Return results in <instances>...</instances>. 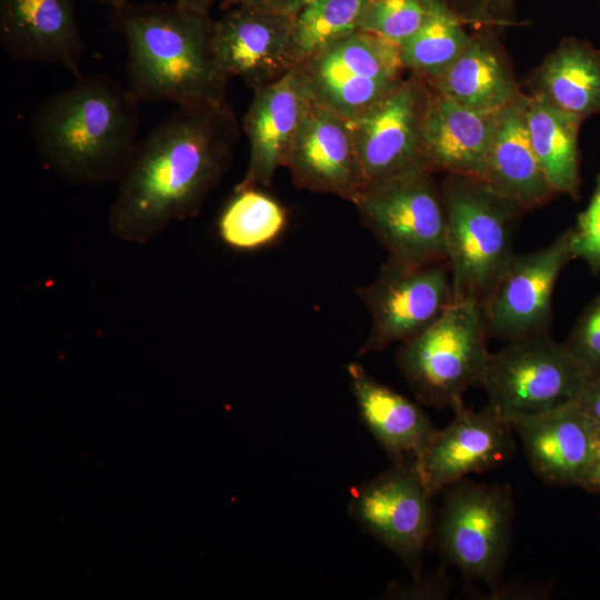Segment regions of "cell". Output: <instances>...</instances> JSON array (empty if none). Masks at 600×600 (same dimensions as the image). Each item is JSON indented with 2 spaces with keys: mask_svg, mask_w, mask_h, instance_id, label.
<instances>
[{
  "mask_svg": "<svg viewBox=\"0 0 600 600\" xmlns=\"http://www.w3.org/2000/svg\"><path fill=\"white\" fill-rule=\"evenodd\" d=\"M238 123L227 106H179L137 148L109 212L119 240L146 243L194 217L232 159Z\"/></svg>",
  "mask_w": 600,
  "mask_h": 600,
  "instance_id": "cell-1",
  "label": "cell"
},
{
  "mask_svg": "<svg viewBox=\"0 0 600 600\" xmlns=\"http://www.w3.org/2000/svg\"><path fill=\"white\" fill-rule=\"evenodd\" d=\"M139 103L128 87L106 74L82 76L32 113L41 160L72 183L118 182L139 142Z\"/></svg>",
  "mask_w": 600,
  "mask_h": 600,
  "instance_id": "cell-2",
  "label": "cell"
},
{
  "mask_svg": "<svg viewBox=\"0 0 600 600\" xmlns=\"http://www.w3.org/2000/svg\"><path fill=\"white\" fill-rule=\"evenodd\" d=\"M112 21L127 46L128 88L139 102L226 103L228 78L214 59L210 14L176 3H127L113 10Z\"/></svg>",
  "mask_w": 600,
  "mask_h": 600,
  "instance_id": "cell-3",
  "label": "cell"
},
{
  "mask_svg": "<svg viewBox=\"0 0 600 600\" xmlns=\"http://www.w3.org/2000/svg\"><path fill=\"white\" fill-rule=\"evenodd\" d=\"M440 189L454 302L482 306L516 254L513 232L524 210L469 177L448 173Z\"/></svg>",
  "mask_w": 600,
  "mask_h": 600,
  "instance_id": "cell-4",
  "label": "cell"
},
{
  "mask_svg": "<svg viewBox=\"0 0 600 600\" xmlns=\"http://www.w3.org/2000/svg\"><path fill=\"white\" fill-rule=\"evenodd\" d=\"M481 304L454 302L428 328L400 343L397 366L418 400L438 409L463 406L480 386L491 353Z\"/></svg>",
  "mask_w": 600,
  "mask_h": 600,
  "instance_id": "cell-5",
  "label": "cell"
},
{
  "mask_svg": "<svg viewBox=\"0 0 600 600\" xmlns=\"http://www.w3.org/2000/svg\"><path fill=\"white\" fill-rule=\"evenodd\" d=\"M590 374L564 344L542 333L510 341L491 353L481 387L488 409L512 424L576 402Z\"/></svg>",
  "mask_w": 600,
  "mask_h": 600,
  "instance_id": "cell-6",
  "label": "cell"
},
{
  "mask_svg": "<svg viewBox=\"0 0 600 600\" xmlns=\"http://www.w3.org/2000/svg\"><path fill=\"white\" fill-rule=\"evenodd\" d=\"M353 203L388 258L407 263L447 261V212L431 171L416 168L369 186Z\"/></svg>",
  "mask_w": 600,
  "mask_h": 600,
  "instance_id": "cell-7",
  "label": "cell"
},
{
  "mask_svg": "<svg viewBox=\"0 0 600 600\" xmlns=\"http://www.w3.org/2000/svg\"><path fill=\"white\" fill-rule=\"evenodd\" d=\"M356 293L371 316V330L359 356L412 338L454 303L447 261L407 263L388 258L374 280Z\"/></svg>",
  "mask_w": 600,
  "mask_h": 600,
  "instance_id": "cell-8",
  "label": "cell"
},
{
  "mask_svg": "<svg viewBox=\"0 0 600 600\" xmlns=\"http://www.w3.org/2000/svg\"><path fill=\"white\" fill-rule=\"evenodd\" d=\"M297 66L313 99L348 120L387 96L404 69L398 44L361 30Z\"/></svg>",
  "mask_w": 600,
  "mask_h": 600,
  "instance_id": "cell-9",
  "label": "cell"
},
{
  "mask_svg": "<svg viewBox=\"0 0 600 600\" xmlns=\"http://www.w3.org/2000/svg\"><path fill=\"white\" fill-rule=\"evenodd\" d=\"M512 510L508 487L457 482L438 523L443 556L467 577L494 584L509 549Z\"/></svg>",
  "mask_w": 600,
  "mask_h": 600,
  "instance_id": "cell-10",
  "label": "cell"
},
{
  "mask_svg": "<svg viewBox=\"0 0 600 600\" xmlns=\"http://www.w3.org/2000/svg\"><path fill=\"white\" fill-rule=\"evenodd\" d=\"M432 497L410 459L393 462L356 488L349 512L366 532L417 568L431 536Z\"/></svg>",
  "mask_w": 600,
  "mask_h": 600,
  "instance_id": "cell-11",
  "label": "cell"
},
{
  "mask_svg": "<svg viewBox=\"0 0 600 600\" xmlns=\"http://www.w3.org/2000/svg\"><path fill=\"white\" fill-rule=\"evenodd\" d=\"M572 259L571 229L544 248L514 254L482 304L489 336L514 341L549 333L554 287Z\"/></svg>",
  "mask_w": 600,
  "mask_h": 600,
  "instance_id": "cell-12",
  "label": "cell"
},
{
  "mask_svg": "<svg viewBox=\"0 0 600 600\" xmlns=\"http://www.w3.org/2000/svg\"><path fill=\"white\" fill-rule=\"evenodd\" d=\"M421 78L401 80L376 104L348 120L364 188L424 168L420 129L429 92Z\"/></svg>",
  "mask_w": 600,
  "mask_h": 600,
  "instance_id": "cell-13",
  "label": "cell"
},
{
  "mask_svg": "<svg viewBox=\"0 0 600 600\" xmlns=\"http://www.w3.org/2000/svg\"><path fill=\"white\" fill-rule=\"evenodd\" d=\"M294 17L270 8H231L214 21V59L229 79L241 78L253 91L279 79L293 66Z\"/></svg>",
  "mask_w": 600,
  "mask_h": 600,
  "instance_id": "cell-14",
  "label": "cell"
},
{
  "mask_svg": "<svg viewBox=\"0 0 600 600\" xmlns=\"http://www.w3.org/2000/svg\"><path fill=\"white\" fill-rule=\"evenodd\" d=\"M454 419L436 430L414 466L434 496L471 473H479L506 462L514 451L512 426L488 408L474 412L457 408Z\"/></svg>",
  "mask_w": 600,
  "mask_h": 600,
  "instance_id": "cell-15",
  "label": "cell"
},
{
  "mask_svg": "<svg viewBox=\"0 0 600 600\" xmlns=\"http://www.w3.org/2000/svg\"><path fill=\"white\" fill-rule=\"evenodd\" d=\"M294 184L351 202L364 188L348 119L317 102L308 108L284 164Z\"/></svg>",
  "mask_w": 600,
  "mask_h": 600,
  "instance_id": "cell-16",
  "label": "cell"
},
{
  "mask_svg": "<svg viewBox=\"0 0 600 600\" xmlns=\"http://www.w3.org/2000/svg\"><path fill=\"white\" fill-rule=\"evenodd\" d=\"M312 101L310 86L299 66L254 90L243 118L250 144L249 164L234 190L272 183Z\"/></svg>",
  "mask_w": 600,
  "mask_h": 600,
  "instance_id": "cell-17",
  "label": "cell"
},
{
  "mask_svg": "<svg viewBox=\"0 0 600 600\" xmlns=\"http://www.w3.org/2000/svg\"><path fill=\"white\" fill-rule=\"evenodd\" d=\"M74 0H0V39L14 60L58 64L81 78Z\"/></svg>",
  "mask_w": 600,
  "mask_h": 600,
  "instance_id": "cell-18",
  "label": "cell"
},
{
  "mask_svg": "<svg viewBox=\"0 0 600 600\" xmlns=\"http://www.w3.org/2000/svg\"><path fill=\"white\" fill-rule=\"evenodd\" d=\"M496 114L476 111L436 91L429 93L420 129L422 166L432 173L460 174L481 181Z\"/></svg>",
  "mask_w": 600,
  "mask_h": 600,
  "instance_id": "cell-19",
  "label": "cell"
},
{
  "mask_svg": "<svg viewBox=\"0 0 600 600\" xmlns=\"http://www.w3.org/2000/svg\"><path fill=\"white\" fill-rule=\"evenodd\" d=\"M534 472L560 486L578 484L589 462L596 427L576 402L512 424Z\"/></svg>",
  "mask_w": 600,
  "mask_h": 600,
  "instance_id": "cell-20",
  "label": "cell"
},
{
  "mask_svg": "<svg viewBox=\"0 0 600 600\" xmlns=\"http://www.w3.org/2000/svg\"><path fill=\"white\" fill-rule=\"evenodd\" d=\"M527 96L496 114V128L481 182L524 211L549 202L556 192L532 149L527 121Z\"/></svg>",
  "mask_w": 600,
  "mask_h": 600,
  "instance_id": "cell-21",
  "label": "cell"
},
{
  "mask_svg": "<svg viewBox=\"0 0 600 600\" xmlns=\"http://www.w3.org/2000/svg\"><path fill=\"white\" fill-rule=\"evenodd\" d=\"M361 420L394 461L414 459L437 430L414 402L372 378L359 363L347 367Z\"/></svg>",
  "mask_w": 600,
  "mask_h": 600,
  "instance_id": "cell-22",
  "label": "cell"
},
{
  "mask_svg": "<svg viewBox=\"0 0 600 600\" xmlns=\"http://www.w3.org/2000/svg\"><path fill=\"white\" fill-rule=\"evenodd\" d=\"M430 82L436 92L490 114L522 96L503 51L488 36H472L459 57Z\"/></svg>",
  "mask_w": 600,
  "mask_h": 600,
  "instance_id": "cell-23",
  "label": "cell"
},
{
  "mask_svg": "<svg viewBox=\"0 0 600 600\" xmlns=\"http://www.w3.org/2000/svg\"><path fill=\"white\" fill-rule=\"evenodd\" d=\"M534 92L582 121L600 113V52L588 41L566 38L533 76Z\"/></svg>",
  "mask_w": 600,
  "mask_h": 600,
  "instance_id": "cell-24",
  "label": "cell"
},
{
  "mask_svg": "<svg viewBox=\"0 0 600 600\" xmlns=\"http://www.w3.org/2000/svg\"><path fill=\"white\" fill-rule=\"evenodd\" d=\"M526 121L532 149L552 190L579 199L582 120L532 93L527 97Z\"/></svg>",
  "mask_w": 600,
  "mask_h": 600,
  "instance_id": "cell-25",
  "label": "cell"
},
{
  "mask_svg": "<svg viewBox=\"0 0 600 600\" xmlns=\"http://www.w3.org/2000/svg\"><path fill=\"white\" fill-rule=\"evenodd\" d=\"M424 3L421 27L399 47L403 68L430 80L459 57L472 36L446 0H424Z\"/></svg>",
  "mask_w": 600,
  "mask_h": 600,
  "instance_id": "cell-26",
  "label": "cell"
},
{
  "mask_svg": "<svg viewBox=\"0 0 600 600\" xmlns=\"http://www.w3.org/2000/svg\"><path fill=\"white\" fill-rule=\"evenodd\" d=\"M234 191L218 219L221 241L236 250H254L276 240L287 223L282 206L257 188Z\"/></svg>",
  "mask_w": 600,
  "mask_h": 600,
  "instance_id": "cell-27",
  "label": "cell"
},
{
  "mask_svg": "<svg viewBox=\"0 0 600 600\" xmlns=\"http://www.w3.org/2000/svg\"><path fill=\"white\" fill-rule=\"evenodd\" d=\"M370 0H313L294 17L291 33L293 66L354 33Z\"/></svg>",
  "mask_w": 600,
  "mask_h": 600,
  "instance_id": "cell-28",
  "label": "cell"
},
{
  "mask_svg": "<svg viewBox=\"0 0 600 600\" xmlns=\"http://www.w3.org/2000/svg\"><path fill=\"white\" fill-rule=\"evenodd\" d=\"M424 17V0H370L359 30L400 46L417 32Z\"/></svg>",
  "mask_w": 600,
  "mask_h": 600,
  "instance_id": "cell-29",
  "label": "cell"
},
{
  "mask_svg": "<svg viewBox=\"0 0 600 600\" xmlns=\"http://www.w3.org/2000/svg\"><path fill=\"white\" fill-rule=\"evenodd\" d=\"M563 344L588 372L600 373V294L581 313Z\"/></svg>",
  "mask_w": 600,
  "mask_h": 600,
  "instance_id": "cell-30",
  "label": "cell"
},
{
  "mask_svg": "<svg viewBox=\"0 0 600 600\" xmlns=\"http://www.w3.org/2000/svg\"><path fill=\"white\" fill-rule=\"evenodd\" d=\"M571 252L573 259H582L593 274L600 272V172L587 208L571 229Z\"/></svg>",
  "mask_w": 600,
  "mask_h": 600,
  "instance_id": "cell-31",
  "label": "cell"
},
{
  "mask_svg": "<svg viewBox=\"0 0 600 600\" xmlns=\"http://www.w3.org/2000/svg\"><path fill=\"white\" fill-rule=\"evenodd\" d=\"M463 22L506 26L513 20L518 0H446Z\"/></svg>",
  "mask_w": 600,
  "mask_h": 600,
  "instance_id": "cell-32",
  "label": "cell"
},
{
  "mask_svg": "<svg viewBox=\"0 0 600 600\" xmlns=\"http://www.w3.org/2000/svg\"><path fill=\"white\" fill-rule=\"evenodd\" d=\"M576 403L593 426L600 429V373L590 374Z\"/></svg>",
  "mask_w": 600,
  "mask_h": 600,
  "instance_id": "cell-33",
  "label": "cell"
},
{
  "mask_svg": "<svg viewBox=\"0 0 600 600\" xmlns=\"http://www.w3.org/2000/svg\"><path fill=\"white\" fill-rule=\"evenodd\" d=\"M579 486L587 491L600 493V429L596 428L591 456Z\"/></svg>",
  "mask_w": 600,
  "mask_h": 600,
  "instance_id": "cell-34",
  "label": "cell"
},
{
  "mask_svg": "<svg viewBox=\"0 0 600 600\" xmlns=\"http://www.w3.org/2000/svg\"><path fill=\"white\" fill-rule=\"evenodd\" d=\"M313 0H273L268 8L280 13L296 17V14Z\"/></svg>",
  "mask_w": 600,
  "mask_h": 600,
  "instance_id": "cell-35",
  "label": "cell"
},
{
  "mask_svg": "<svg viewBox=\"0 0 600 600\" xmlns=\"http://www.w3.org/2000/svg\"><path fill=\"white\" fill-rule=\"evenodd\" d=\"M213 1L214 0H176L174 3L178 7L192 12L209 14Z\"/></svg>",
  "mask_w": 600,
  "mask_h": 600,
  "instance_id": "cell-36",
  "label": "cell"
},
{
  "mask_svg": "<svg viewBox=\"0 0 600 600\" xmlns=\"http://www.w3.org/2000/svg\"><path fill=\"white\" fill-rule=\"evenodd\" d=\"M273 0H223L222 7L231 9L236 7L268 8Z\"/></svg>",
  "mask_w": 600,
  "mask_h": 600,
  "instance_id": "cell-37",
  "label": "cell"
},
{
  "mask_svg": "<svg viewBox=\"0 0 600 600\" xmlns=\"http://www.w3.org/2000/svg\"><path fill=\"white\" fill-rule=\"evenodd\" d=\"M92 1L110 6L113 10L120 9L128 3V0H92Z\"/></svg>",
  "mask_w": 600,
  "mask_h": 600,
  "instance_id": "cell-38",
  "label": "cell"
}]
</instances>
